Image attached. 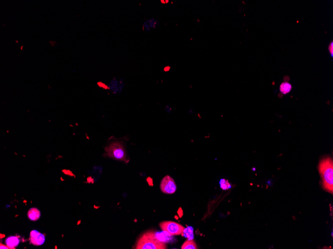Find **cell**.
Returning <instances> with one entry per match:
<instances>
[{"instance_id": "obj_1", "label": "cell", "mask_w": 333, "mask_h": 249, "mask_svg": "<svg viewBox=\"0 0 333 249\" xmlns=\"http://www.w3.org/2000/svg\"><path fill=\"white\" fill-rule=\"evenodd\" d=\"M318 170L322 180L323 189L331 194L333 192V162L330 157L324 158L319 164Z\"/></svg>"}, {"instance_id": "obj_2", "label": "cell", "mask_w": 333, "mask_h": 249, "mask_svg": "<svg viewBox=\"0 0 333 249\" xmlns=\"http://www.w3.org/2000/svg\"><path fill=\"white\" fill-rule=\"evenodd\" d=\"M136 249H166L167 246L156 236L154 232L147 231L143 233L137 241Z\"/></svg>"}, {"instance_id": "obj_3", "label": "cell", "mask_w": 333, "mask_h": 249, "mask_svg": "<svg viewBox=\"0 0 333 249\" xmlns=\"http://www.w3.org/2000/svg\"><path fill=\"white\" fill-rule=\"evenodd\" d=\"M105 154L108 157L115 160L128 163L129 161L127 152L124 144L121 142H112L105 148Z\"/></svg>"}, {"instance_id": "obj_4", "label": "cell", "mask_w": 333, "mask_h": 249, "mask_svg": "<svg viewBox=\"0 0 333 249\" xmlns=\"http://www.w3.org/2000/svg\"><path fill=\"white\" fill-rule=\"evenodd\" d=\"M160 227L163 231L166 232L171 236L179 235L185 230L183 226L177 222L172 221H165L161 222Z\"/></svg>"}, {"instance_id": "obj_5", "label": "cell", "mask_w": 333, "mask_h": 249, "mask_svg": "<svg viewBox=\"0 0 333 249\" xmlns=\"http://www.w3.org/2000/svg\"><path fill=\"white\" fill-rule=\"evenodd\" d=\"M161 191L164 194H173L175 193L177 190V186L175 180L169 176H166L162 180L160 184Z\"/></svg>"}, {"instance_id": "obj_6", "label": "cell", "mask_w": 333, "mask_h": 249, "mask_svg": "<svg viewBox=\"0 0 333 249\" xmlns=\"http://www.w3.org/2000/svg\"><path fill=\"white\" fill-rule=\"evenodd\" d=\"M30 240L31 244L35 246H41L43 245L46 240L45 236L38 231L34 230L31 232L30 234Z\"/></svg>"}, {"instance_id": "obj_7", "label": "cell", "mask_w": 333, "mask_h": 249, "mask_svg": "<svg viewBox=\"0 0 333 249\" xmlns=\"http://www.w3.org/2000/svg\"><path fill=\"white\" fill-rule=\"evenodd\" d=\"M108 87V89H110L112 93L115 94L121 93L124 87L123 79L118 80L115 78H114Z\"/></svg>"}, {"instance_id": "obj_8", "label": "cell", "mask_w": 333, "mask_h": 249, "mask_svg": "<svg viewBox=\"0 0 333 249\" xmlns=\"http://www.w3.org/2000/svg\"><path fill=\"white\" fill-rule=\"evenodd\" d=\"M20 240L18 236H9L6 239L5 243L9 249H15L19 245Z\"/></svg>"}, {"instance_id": "obj_9", "label": "cell", "mask_w": 333, "mask_h": 249, "mask_svg": "<svg viewBox=\"0 0 333 249\" xmlns=\"http://www.w3.org/2000/svg\"><path fill=\"white\" fill-rule=\"evenodd\" d=\"M27 215L31 221H37L41 217V212L37 208H31L28 212Z\"/></svg>"}, {"instance_id": "obj_10", "label": "cell", "mask_w": 333, "mask_h": 249, "mask_svg": "<svg viewBox=\"0 0 333 249\" xmlns=\"http://www.w3.org/2000/svg\"><path fill=\"white\" fill-rule=\"evenodd\" d=\"M182 249H198L197 245L194 241L192 239H187L185 241L182 246Z\"/></svg>"}, {"instance_id": "obj_11", "label": "cell", "mask_w": 333, "mask_h": 249, "mask_svg": "<svg viewBox=\"0 0 333 249\" xmlns=\"http://www.w3.org/2000/svg\"><path fill=\"white\" fill-rule=\"evenodd\" d=\"M292 86L288 82L282 83L280 87V91L283 94H286L291 91Z\"/></svg>"}, {"instance_id": "obj_12", "label": "cell", "mask_w": 333, "mask_h": 249, "mask_svg": "<svg viewBox=\"0 0 333 249\" xmlns=\"http://www.w3.org/2000/svg\"><path fill=\"white\" fill-rule=\"evenodd\" d=\"M220 187L223 190H228V189H231V183H229L228 180L224 179L220 180Z\"/></svg>"}, {"instance_id": "obj_13", "label": "cell", "mask_w": 333, "mask_h": 249, "mask_svg": "<svg viewBox=\"0 0 333 249\" xmlns=\"http://www.w3.org/2000/svg\"><path fill=\"white\" fill-rule=\"evenodd\" d=\"M149 25L151 29H155L157 26H159V22L156 20L155 18H151L148 19Z\"/></svg>"}, {"instance_id": "obj_14", "label": "cell", "mask_w": 333, "mask_h": 249, "mask_svg": "<svg viewBox=\"0 0 333 249\" xmlns=\"http://www.w3.org/2000/svg\"><path fill=\"white\" fill-rule=\"evenodd\" d=\"M143 30H145V31H147V32H150V31H151V29L150 27V26L149 25L148 19H147V20L143 23Z\"/></svg>"}, {"instance_id": "obj_15", "label": "cell", "mask_w": 333, "mask_h": 249, "mask_svg": "<svg viewBox=\"0 0 333 249\" xmlns=\"http://www.w3.org/2000/svg\"><path fill=\"white\" fill-rule=\"evenodd\" d=\"M187 232H185V234L186 235V237H187V238H189L190 240H191V237H192V239L193 238V230L192 228L188 227V228L187 229Z\"/></svg>"}, {"instance_id": "obj_16", "label": "cell", "mask_w": 333, "mask_h": 249, "mask_svg": "<svg viewBox=\"0 0 333 249\" xmlns=\"http://www.w3.org/2000/svg\"><path fill=\"white\" fill-rule=\"evenodd\" d=\"M329 52H330V53L331 55V56L333 57V42H331V43L330 44V45H329Z\"/></svg>"}, {"instance_id": "obj_17", "label": "cell", "mask_w": 333, "mask_h": 249, "mask_svg": "<svg viewBox=\"0 0 333 249\" xmlns=\"http://www.w3.org/2000/svg\"><path fill=\"white\" fill-rule=\"evenodd\" d=\"M178 213L179 215V217H181L183 215V210H182V209H181V208H179V209L178 210Z\"/></svg>"}, {"instance_id": "obj_18", "label": "cell", "mask_w": 333, "mask_h": 249, "mask_svg": "<svg viewBox=\"0 0 333 249\" xmlns=\"http://www.w3.org/2000/svg\"><path fill=\"white\" fill-rule=\"evenodd\" d=\"M0 248H1V249H9V248L7 246V245H6V246H5V245H2V244H1V246H0Z\"/></svg>"}, {"instance_id": "obj_19", "label": "cell", "mask_w": 333, "mask_h": 249, "mask_svg": "<svg viewBox=\"0 0 333 249\" xmlns=\"http://www.w3.org/2000/svg\"><path fill=\"white\" fill-rule=\"evenodd\" d=\"M170 68H171V67H170V66H166V67H165L164 68V70L165 72L169 71Z\"/></svg>"}, {"instance_id": "obj_20", "label": "cell", "mask_w": 333, "mask_h": 249, "mask_svg": "<svg viewBox=\"0 0 333 249\" xmlns=\"http://www.w3.org/2000/svg\"><path fill=\"white\" fill-rule=\"evenodd\" d=\"M161 1L162 3H163V4H166V3L165 2V1Z\"/></svg>"}]
</instances>
